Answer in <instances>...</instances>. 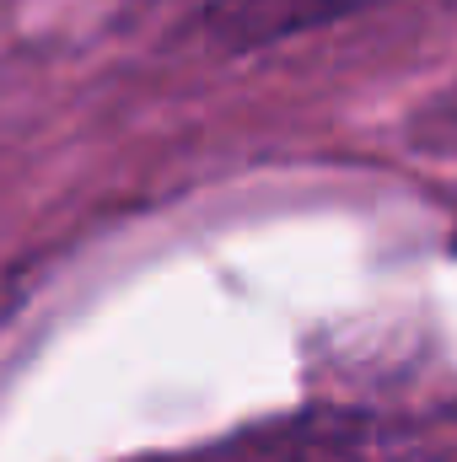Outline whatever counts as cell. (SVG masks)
Returning a JSON list of instances; mask_svg holds the SVG:
<instances>
[{
	"instance_id": "1",
	"label": "cell",
	"mask_w": 457,
	"mask_h": 462,
	"mask_svg": "<svg viewBox=\"0 0 457 462\" xmlns=\"http://www.w3.org/2000/svg\"><path fill=\"white\" fill-rule=\"evenodd\" d=\"M366 5H382V0H210V32L227 49H258V43H280L291 32L355 16Z\"/></svg>"
}]
</instances>
